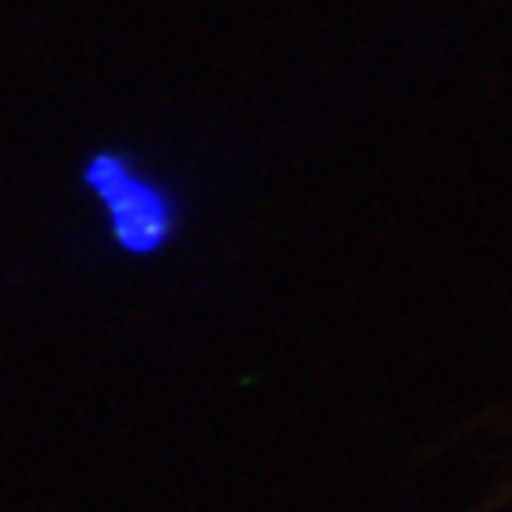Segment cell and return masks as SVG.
<instances>
[{"instance_id": "cell-1", "label": "cell", "mask_w": 512, "mask_h": 512, "mask_svg": "<svg viewBox=\"0 0 512 512\" xmlns=\"http://www.w3.org/2000/svg\"><path fill=\"white\" fill-rule=\"evenodd\" d=\"M83 185L103 211L111 242L128 256H154L180 228V205L160 180L120 151H97L83 168Z\"/></svg>"}]
</instances>
